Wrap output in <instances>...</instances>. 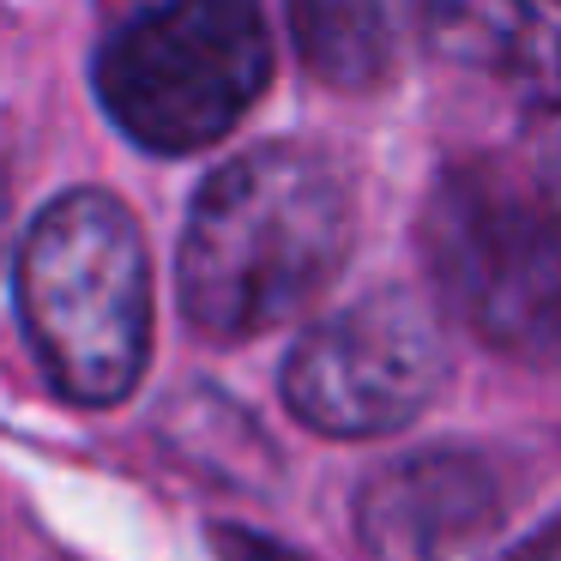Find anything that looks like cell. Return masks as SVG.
I'll return each mask as SVG.
<instances>
[{"instance_id":"2","label":"cell","mask_w":561,"mask_h":561,"mask_svg":"<svg viewBox=\"0 0 561 561\" xmlns=\"http://www.w3.org/2000/svg\"><path fill=\"white\" fill-rule=\"evenodd\" d=\"M19 320L73 404H122L151 363V254L115 194H61L19 248Z\"/></svg>"},{"instance_id":"4","label":"cell","mask_w":561,"mask_h":561,"mask_svg":"<svg viewBox=\"0 0 561 561\" xmlns=\"http://www.w3.org/2000/svg\"><path fill=\"white\" fill-rule=\"evenodd\" d=\"M272 85L260 0H163L98 55V98L134 146L206 151Z\"/></svg>"},{"instance_id":"5","label":"cell","mask_w":561,"mask_h":561,"mask_svg":"<svg viewBox=\"0 0 561 561\" xmlns=\"http://www.w3.org/2000/svg\"><path fill=\"white\" fill-rule=\"evenodd\" d=\"M453 351L435 308L411 290H375L327 314L284 356V404L332 440H375L411 428L440 399Z\"/></svg>"},{"instance_id":"9","label":"cell","mask_w":561,"mask_h":561,"mask_svg":"<svg viewBox=\"0 0 561 561\" xmlns=\"http://www.w3.org/2000/svg\"><path fill=\"white\" fill-rule=\"evenodd\" d=\"M531 187L561 224V110H549L537 122V139H531Z\"/></svg>"},{"instance_id":"3","label":"cell","mask_w":561,"mask_h":561,"mask_svg":"<svg viewBox=\"0 0 561 561\" xmlns=\"http://www.w3.org/2000/svg\"><path fill=\"white\" fill-rule=\"evenodd\" d=\"M416 236L453 320L519 363H561V224L531 182L501 163H453Z\"/></svg>"},{"instance_id":"10","label":"cell","mask_w":561,"mask_h":561,"mask_svg":"<svg viewBox=\"0 0 561 561\" xmlns=\"http://www.w3.org/2000/svg\"><path fill=\"white\" fill-rule=\"evenodd\" d=\"M501 561H561V525H543V531L525 537L519 549H507Z\"/></svg>"},{"instance_id":"6","label":"cell","mask_w":561,"mask_h":561,"mask_svg":"<svg viewBox=\"0 0 561 561\" xmlns=\"http://www.w3.org/2000/svg\"><path fill=\"white\" fill-rule=\"evenodd\" d=\"M507 513V483L483 453L428 447L380 465L356 495V537L375 561H465Z\"/></svg>"},{"instance_id":"1","label":"cell","mask_w":561,"mask_h":561,"mask_svg":"<svg viewBox=\"0 0 561 561\" xmlns=\"http://www.w3.org/2000/svg\"><path fill=\"white\" fill-rule=\"evenodd\" d=\"M351 242V175L314 146H254L194 194L175 254L182 314L206 339H260L339 278Z\"/></svg>"},{"instance_id":"8","label":"cell","mask_w":561,"mask_h":561,"mask_svg":"<svg viewBox=\"0 0 561 561\" xmlns=\"http://www.w3.org/2000/svg\"><path fill=\"white\" fill-rule=\"evenodd\" d=\"M447 37L501 67L537 115L561 110V0H483V13L453 25Z\"/></svg>"},{"instance_id":"11","label":"cell","mask_w":561,"mask_h":561,"mask_svg":"<svg viewBox=\"0 0 561 561\" xmlns=\"http://www.w3.org/2000/svg\"><path fill=\"white\" fill-rule=\"evenodd\" d=\"M0 211H7V194H0Z\"/></svg>"},{"instance_id":"7","label":"cell","mask_w":561,"mask_h":561,"mask_svg":"<svg viewBox=\"0 0 561 561\" xmlns=\"http://www.w3.org/2000/svg\"><path fill=\"white\" fill-rule=\"evenodd\" d=\"M435 0H290L302 67L332 91H375L428 37Z\"/></svg>"}]
</instances>
